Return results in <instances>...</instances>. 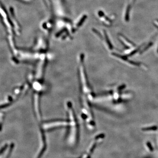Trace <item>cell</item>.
Instances as JSON below:
<instances>
[{"label": "cell", "instance_id": "cell-2", "mask_svg": "<svg viewBox=\"0 0 158 158\" xmlns=\"http://www.w3.org/2000/svg\"><path fill=\"white\" fill-rule=\"evenodd\" d=\"M15 148L12 141H6L0 145V158H9Z\"/></svg>", "mask_w": 158, "mask_h": 158}, {"label": "cell", "instance_id": "cell-1", "mask_svg": "<svg viewBox=\"0 0 158 158\" xmlns=\"http://www.w3.org/2000/svg\"><path fill=\"white\" fill-rule=\"evenodd\" d=\"M78 73L80 85V112L88 123L94 121L92 110L95 94L90 85L85 66V56L82 53L78 56Z\"/></svg>", "mask_w": 158, "mask_h": 158}, {"label": "cell", "instance_id": "cell-3", "mask_svg": "<svg viewBox=\"0 0 158 158\" xmlns=\"http://www.w3.org/2000/svg\"><path fill=\"white\" fill-rule=\"evenodd\" d=\"M157 127L156 126H153L150 127L145 128L143 129V131H156Z\"/></svg>", "mask_w": 158, "mask_h": 158}, {"label": "cell", "instance_id": "cell-4", "mask_svg": "<svg viewBox=\"0 0 158 158\" xmlns=\"http://www.w3.org/2000/svg\"><path fill=\"white\" fill-rule=\"evenodd\" d=\"M155 24H156V25H157L158 26V22H155Z\"/></svg>", "mask_w": 158, "mask_h": 158}]
</instances>
